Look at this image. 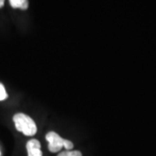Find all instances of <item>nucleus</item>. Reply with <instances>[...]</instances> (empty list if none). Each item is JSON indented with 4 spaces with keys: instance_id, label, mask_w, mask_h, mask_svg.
Listing matches in <instances>:
<instances>
[{
    "instance_id": "1",
    "label": "nucleus",
    "mask_w": 156,
    "mask_h": 156,
    "mask_svg": "<svg viewBox=\"0 0 156 156\" xmlns=\"http://www.w3.org/2000/svg\"><path fill=\"white\" fill-rule=\"evenodd\" d=\"M13 122L17 130L22 132L26 136H32L37 133V125L30 117L23 114L17 113L13 116Z\"/></svg>"
},
{
    "instance_id": "2",
    "label": "nucleus",
    "mask_w": 156,
    "mask_h": 156,
    "mask_svg": "<svg viewBox=\"0 0 156 156\" xmlns=\"http://www.w3.org/2000/svg\"><path fill=\"white\" fill-rule=\"evenodd\" d=\"M46 140L49 141L48 148L51 153H57L61 150L64 146V140L65 139H62L61 136L56 132H49L46 134Z\"/></svg>"
},
{
    "instance_id": "3",
    "label": "nucleus",
    "mask_w": 156,
    "mask_h": 156,
    "mask_svg": "<svg viewBox=\"0 0 156 156\" xmlns=\"http://www.w3.org/2000/svg\"><path fill=\"white\" fill-rule=\"evenodd\" d=\"M28 156H43L41 151V144L37 140H30L26 144Z\"/></svg>"
},
{
    "instance_id": "4",
    "label": "nucleus",
    "mask_w": 156,
    "mask_h": 156,
    "mask_svg": "<svg viewBox=\"0 0 156 156\" xmlns=\"http://www.w3.org/2000/svg\"><path fill=\"white\" fill-rule=\"evenodd\" d=\"M10 5L14 9H21V10H26L28 8L29 3L28 0H9Z\"/></svg>"
},
{
    "instance_id": "5",
    "label": "nucleus",
    "mask_w": 156,
    "mask_h": 156,
    "mask_svg": "<svg viewBox=\"0 0 156 156\" xmlns=\"http://www.w3.org/2000/svg\"><path fill=\"white\" fill-rule=\"evenodd\" d=\"M57 156H83L82 153L80 151L77 150H73V151H64V152H62Z\"/></svg>"
},
{
    "instance_id": "6",
    "label": "nucleus",
    "mask_w": 156,
    "mask_h": 156,
    "mask_svg": "<svg viewBox=\"0 0 156 156\" xmlns=\"http://www.w3.org/2000/svg\"><path fill=\"white\" fill-rule=\"evenodd\" d=\"M7 97H8V95L6 93L5 88L3 84L0 83V101L6 100Z\"/></svg>"
},
{
    "instance_id": "7",
    "label": "nucleus",
    "mask_w": 156,
    "mask_h": 156,
    "mask_svg": "<svg viewBox=\"0 0 156 156\" xmlns=\"http://www.w3.org/2000/svg\"><path fill=\"white\" fill-rule=\"evenodd\" d=\"M73 147H74V144H73L70 140H64V146H63V147H65L66 150H71L73 148Z\"/></svg>"
},
{
    "instance_id": "8",
    "label": "nucleus",
    "mask_w": 156,
    "mask_h": 156,
    "mask_svg": "<svg viewBox=\"0 0 156 156\" xmlns=\"http://www.w3.org/2000/svg\"><path fill=\"white\" fill-rule=\"evenodd\" d=\"M5 5V0H0V8H2Z\"/></svg>"
}]
</instances>
